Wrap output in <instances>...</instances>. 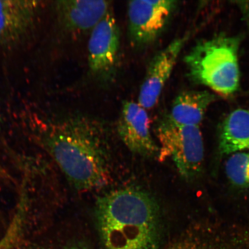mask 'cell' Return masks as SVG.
<instances>
[{
  "label": "cell",
  "mask_w": 249,
  "mask_h": 249,
  "mask_svg": "<svg viewBox=\"0 0 249 249\" xmlns=\"http://www.w3.org/2000/svg\"><path fill=\"white\" fill-rule=\"evenodd\" d=\"M190 36L189 33L174 40L158 52L149 63L138 99V104L146 110L154 108L157 104L180 53Z\"/></svg>",
  "instance_id": "cell-8"
},
{
  "label": "cell",
  "mask_w": 249,
  "mask_h": 249,
  "mask_svg": "<svg viewBox=\"0 0 249 249\" xmlns=\"http://www.w3.org/2000/svg\"><path fill=\"white\" fill-rule=\"evenodd\" d=\"M0 178L3 179L8 178V174L6 173L1 163H0Z\"/></svg>",
  "instance_id": "cell-15"
},
{
  "label": "cell",
  "mask_w": 249,
  "mask_h": 249,
  "mask_svg": "<svg viewBox=\"0 0 249 249\" xmlns=\"http://www.w3.org/2000/svg\"><path fill=\"white\" fill-rule=\"evenodd\" d=\"M58 29L68 34H80L92 30L111 9L104 0H60L53 5Z\"/></svg>",
  "instance_id": "cell-10"
},
{
  "label": "cell",
  "mask_w": 249,
  "mask_h": 249,
  "mask_svg": "<svg viewBox=\"0 0 249 249\" xmlns=\"http://www.w3.org/2000/svg\"><path fill=\"white\" fill-rule=\"evenodd\" d=\"M219 151L225 155L249 151L248 109H236L224 120L219 133Z\"/></svg>",
  "instance_id": "cell-12"
},
{
  "label": "cell",
  "mask_w": 249,
  "mask_h": 249,
  "mask_svg": "<svg viewBox=\"0 0 249 249\" xmlns=\"http://www.w3.org/2000/svg\"><path fill=\"white\" fill-rule=\"evenodd\" d=\"M173 0H136L127 4L129 38L133 46L144 48L163 31L177 5Z\"/></svg>",
  "instance_id": "cell-5"
},
{
  "label": "cell",
  "mask_w": 249,
  "mask_h": 249,
  "mask_svg": "<svg viewBox=\"0 0 249 249\" xmlns=\"http://www.w3.org/2000/svg\"><path fill=\"white\" fill-rule=\"evenodd\" d=\"M215 101V95L207 91L183 92L174 100L168 117L180 125L198 126Z\"/></svg>",
  "instance_id": "cell-11"
},
{
  "label": "cell",
  "mask_w": 249,
  "mask_h": 249,
  "mask_svg": "<svg viewBox=\"0 0 249 249\" xmlns=\"http://www.w3.org/2000/svg\"><path fill=\"white\" fill-rule=\"evenodd\" d=\"M66 249H82L78 248H68Z\"/></svg>",
  "instance_id": "cell-16"
},
{
  "label": "cell",
  "mask_w": 249,
  "mask_h": 249,
  "mask_svg": "<svg viewBox=\"0 0 249 249\" xmlns=\"http://www.w3.org/2000/svg\"><path fill=\"white\" fill-rule=\"evenodd\" d=\"M227 178L238 188H249V151L231 154L225 165Z\"/></svg>",
  "instance_id": "cell-13"
},
{
  "label": "cell",
  "mask_w": 249,
  "mask_h": 249,
  "mask_svg": "<svg viewBox=\"0 0 249 249\" xmlns=\"http://www.w3.org/2000/svg\"><path fill=\"white\" fill-rule=\"evenodd\" d=\"M104 129L97 121L74 116L47 124L36 132L35 139L74 188L88 192L110 182V153Z\"/></svg>",
  "instance_id": "cell-1"
},
{
  "label": "cell",
  "mask_w": 249,
  "mask_h": 249,
  "mask_svg": "<svg viewBox=\"0 0 249 249\" xmlns=\"http://www.w3.org/2000/svg\"><path fill=\"white\" fill-rule=\"evenodd\" d=\"M158 157L164 161L171 159L180 176L193 180L200 175L203 166V139L198 126L180 125L168 116L157 127Z\"/></svg>",
  "instance_id": "cell-4"
},
{
  "label": "cell",
  "mask_w": 249,
  "mask_h": 249,
  "mask_svg": "<svg viewBox=\"0 0 249 249\" xmlns=\"http://www.w3.org/2000/svg\"><path fill=\"white\" fill-rule=\"evenodd\" d=\"M117 130L124 145L133 153L145 157L158 154V146L151 136L147 110L138 103L124 102Z\"/></svg>",
  "instance_id": "cell-9"
},
{
  "label": "cell",
  "mask_w": 249,
  "mask_h": 249,
  "mask_svg": "<svg viewBox=\"0 0 249 249\" xmlns=\"http://www.w3.org/2000/svg\"><path fill=\"white\" fill-rule=\"evenodd\" d=\"M120 44L119 29L111 8L90 34L89 66L93 75L105 80L113 76L117 65Z\"/></svg>",
  "instance_id": "cell-6"
},
{
  "label": "cell",
  "mask_w": 249,
  "mask_h": 249,
  "mask_svg": "<svg viewBox=\"0 0 249 249\" xmlns=\"http://www.w3.org/2000/svg\"><path fill=\"white\" fill-rule=\"evenodd\" d=\"M239 36H217L199 42L185 57L189 77L221 95L238 91L240 84Z\"/></svg>",
  "instance_id": "cell-3"
},
{
  "label": "cell",
  "mask_w": 249,
  "mask_h": 249,
  "mask_svg": "<svg viewBox=\"0 0 249 249\" xmlns=\"http://www.w3.org/2000/svg\"><path fill=\"white\" fill-rule=\"evenodd\" d=\"M167 249H209L196 239L185 236L174 242Z\"/></svg>",
  "instance_id": "cell-14"
},
{
  "label": "cell",
  "mask_w": 249,
  "mask_h": 249,
  "mask_svg": "<svg viewBox=\"0 0 249 249\" xmlns=\"http://www.w3.org/2000/svg\"><path fill=\"white\" fill-rule=\"evenodd\" d=\"M42 2L0 0V47L8 48L22 43L35 29Z\"/></svg>",
  "instance_id": "cell-7"
},
{
  "label": "cell",
  "mask_w": 249,
  "mask_h": 249,
  "mask_svg": "<svg viewBox=\"0 0 249 249\" xmlns=\"http://www.w3.org/2000/svg\"><path fill=\"white\" fill-rule=\"evenodd\" d=\"M104 249H158L160 208L147 192L124 188L102 195L94 210Z\"/></svg>",
  "instance_id": "cell-2"
}]
</instances>
